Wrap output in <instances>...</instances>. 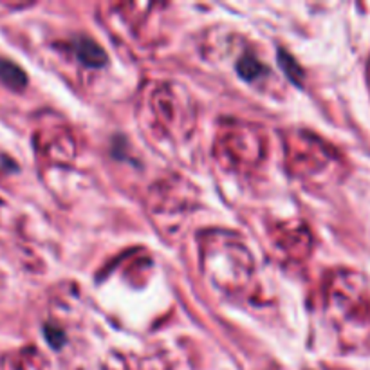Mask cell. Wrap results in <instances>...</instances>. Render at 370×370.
<instances>
[{
    "instance_id": "1",
    "label": "cell",
    "mask_w": 370,
    "mask_h": 370,
    "mask_svg": "<svg viewBox=\"0 0 370 370\" xmlns=\"http://www.w3.org/2000/svg\"><path fill=\"white\" fill-rule=\"evenodd\" d=\"M76 53L85 65L100 67L107 63V54L103 53V49L100 45L94 44L93 40H79V44L76 45Z\"/></svg>"
},
{
    "instance_id": "2",
    "label": "cell",
    "mask_w": 370,
    "mask_h": 370,
    "mask_svg": "<svg viewBox=\"0 0 370 370\" xmlns=\"http://www.w3.org/2000/svg\"><path fill=\"white\" fill-rule=\"evenodd\" d=\"M0 79L13 88H22L27 84V78L22 72V69L15 65V63L6 62V60L0 62Z\"/></svg>"
},
{
    "instance_id": "3",
    "label": "cell",
    "mask_w": 370,
    "mask_h": 370,
    "mask_svg": "<svg viewBox=\"0 0 370 370\" xmlns=\"http://www.w3.org/2000/svg\"><path fill=\"white\" fill-rule=\"evenodd\" d=\"M237 69L244 79H255L256 76L264 72V67L260 65V62H256V60H253V58L249 56L242 58V60L237 63Z\"/></svg>"
}]
</instances>
